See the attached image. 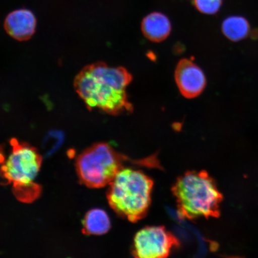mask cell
Returning a JSON list of instances; mask_svg holds the SVG:
<instances>
[{
  "label": "cell",
  "instance_id": "obj_13",
  "mask_svg": "<svg viewBox=\"0 0 258 258\" xmlns=\"http://www.w3.org/2000/svg\"><path fill=\"white\" fill-rule=\"evenodd\" d=\"M63 135L59 131H51L45 139L44 148L47 154H50L56 150L62 144Z\"/></svg>",
  "mask_w": 258,
  "mask_h": 258
},
{
  "label": "cell",
  "instance_id": "obj_5",
  "mask_svg": "<svg viewBox=\"0 0 258 258\" xmlns=\"http://www.w3.org/2000/svg\"><path fill=\"white\" fill-rule=\"evenodd\" d=\"M11 145V153L3 160L0 174L6 182L12 185L19 201L31 202L41 192L40 186L34 180L41 168L42 157L35 148L16 139H12Z\"/></svg>",
  "mask_w": 258,
  "mask_h": 258
},
{
  "label": "cell",
  "instance_id": "obj_11",
  "mask_svg": "<svg viewBox=\"0 0 258 258\" xmlns=\"http://www.w3.org/2000/svg\"><path fill=\"white\" fill-rule=\"evenodd\" d=\"M225 36L232 41H239L247 37L250 25L246 19L239 16H231L226 18L222 25Z\"/></svg>",
  "mask_w": 258,
  "mask_h": 258
},
{
  "label": "cell",
  "instance_id": "obj_7",
  "mask_svg": "<svg viewBox=\"0 0 258 258\" xmlns=\"http://www.w3.org/2000/svg\"><path fill=\"white\" fill-rule=\"evenodd\" d=\"M175 78L180 93L186 98L198 97L206 88L205 74L197 64L188 59L180 60L177 63Z\"/></svg>",
  "mask_w": 258,
  "mask_h": 258
},
{
  "label": "cell",
  "instance_id": "obj_10",
  "mask_svg": "<svg viewBox=\"0 0 258 258\" xmlns=\"http://www.w3.org/2000/svg\"><path fill=\"white\" fill-rule=\"evenodd\" d=\"M111 228V221L104 210H90L83 221V233L89 235L105 234Z\"/></svg>",
  "mask_w": 258,
  "mask_h": 258
},
{
  "label": "cell",
  "instance_id": "obj_8",
  "mask_svg": "<svg viewBox=\"0 0 258 258\" xmlns=\"http://www.w3.org/2000/svg\"><path fill=\"white\" fill-rule=\"evenodd\" d=\"M36 25V18L33 13L22 9L13 11L6 17L5 28L14 39L26 41L35 33Z\"/></svg>",
  "mask_w": 258,
  "mask_h": 258
},
{
  "label": "cell",
  "instance_id": "obj_3",
  "mask_svg": "<svg viewBox=\"0 0 258 258\" xmlns=\"http://www.w3.org/2000/svg\"><path fill=\"white\" fill-rule=\"evenodd\" d=\"M180 217L188 219L218 218L223 196L215 180L205 172H188L172 187Z\"/></svg>",
  "mask_w": 258,
  "mask_h": 258
},
{
  "label": "cell",
  "instance_id": "obj_2",
  "mask_svg": "<svg viewBox=\"0 0 258 258\" xmlns=\"http://www.w3.org/2000/svg\"><path fill=\"white\" fill-rule=\"evenodd\" d=\"M127 163L148 168H161L156 155L134 160L117 152L108 144L98 143L79 155L76 160V169L84 185L99 188L109 185Z\"/></svg>",
  "mask_w": 258,
  "mask_h": 258
},
{
  "label": "cell",
  "instance_id": "obj_4",
  "mask_svg": "<svg viewBox=\"0 0 258 258\" xmlns=\"http://www.w3.org/2000/svg\"><path fill=\"white\" fill-rule=\"evenodd\" d=\"M153 180L142 171L124 167L109 183L106 197L116 214L132 222L147 214Z\"/></svg>",
  "mask_w": 258,
  "mask_h": 258
},
{
  "label": "cell",
  "instance_id": "obj_1",
  "mask_svg": "<svg viewBox=\"0 0 258 258\" xmlns=\"http://www.w3.org/2000/svg\"><path fill=\"white\" fill-rule=\"evenodd\" d=\"M132 80L124 68L99 62L82 70L74 81V87L89 108L116 115L133 111L126 93Z\"/></svg>",
  "mask_w": 258,
  "mask_h": 258
},
{
  "label": "cell",
  "instance_id": "obj_12",
  "mask_svg": "<svg viewBox=\"0 0 258 258\" xmlns=\"http://www.w3.org/2000/svg\"><path fill=\"white\" fill-rule=\"evenodd\" d=\"M222 0H195L198 11L206 15H215L220 9Z\"/></svg>",
  "mask_w": 258,
  "mask_h": 258
},
{
  "label": "cell",
  "instance_id": "obj_9",
  "mask_svg": "<svg viewBox=\"0 0 258 258\" xmlns=\"http://www.w3.org/2000/svg\"><path fill=\"white\" fill-rule=\"evenodd\" d=\"M142 31L151 41L159 43L166 39L171 31V24L166 15L154 12L145 17L142 22Z\"/></svg>",
  "mask_w": 258,
  "mask_h": 258
},
{
  "label": "cell",
  "instance_id": "obj_6",
  "mask_svg": "<svg viewBox=\"0 0 258 258\" xmlns=\"http://www.w3.org/2000/svg\"><path fill=\"white\" fill-rule=\"evenodd\" d=\"M179 241L164 227H147L135 235L134 256L140 258H158L168 256Z\"/></svg>",
  "mask_w": 258,
  "mask_h": 258
}]
</instances>
